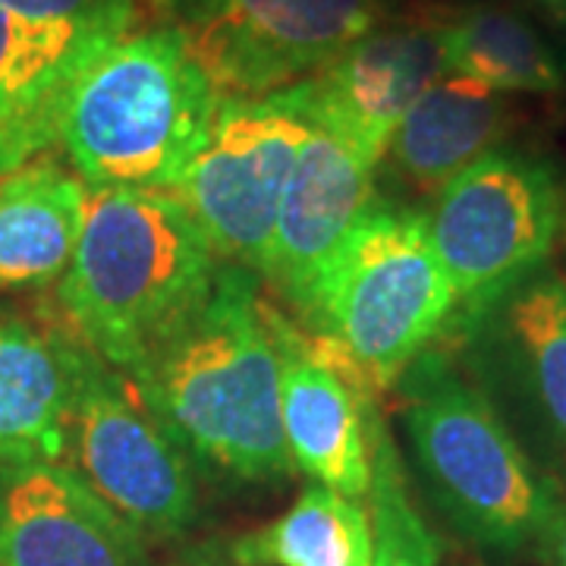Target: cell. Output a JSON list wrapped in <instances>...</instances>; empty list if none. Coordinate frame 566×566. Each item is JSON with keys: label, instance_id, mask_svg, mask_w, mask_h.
<instances>
[{"label": "cell", "instance_id": "e0dca14e", "mask_svg": "<svg viewBox=\"0 0 566 566\" xmlns=\"http://www.w3.org/2000/svg\"><path fill=\"white\" fill-rule=\"evenodd\" d=\"M506 120L510 107L501 92L447 73L406 111L385 158L416 189L441 192L469 164L494 151Z\"/></svg>", "mask_w": 566, "mask_h": 566}, {"label": "cell", "instance_id": "44dd1931", "mask_svg": "<svg viewBox=\"0 0 566 566\" xmlns=\"http://www.w3.org/2000/svg\"><path fill=\"white\" fill-rule=\"evenodd\" d=\"M368 431L371 488L365 504L375 535V566H438V538L424 526L422 513L412 504L400 450L375 406L368 412Z\"/></svg>", "mask_w": 566, "mask_h": 566}, {"label": "cell", "instance_id": "d4e9b609", "mask_svg": "<svg viewBox=\"0 0 566 566\" xmlns=\"http://www.w3.org/2000/svg\"><path fill=\"white\" fill-rule=\"evenodd\" d=\"M528 7L545 20V25L557 35L560 41V63H564V73H566V0H526Z\"/></svg>", "mask_w": 566, "mask_h": 566}, {"label": "cell", "instance_id": "7402d4cb", "mask_svg": "<svg viewBox=\"0 0 566 566\" xmlns=\"http://www.w3.org/2000/svg\"><path fill=\"white\" fill-rule=\"evenodd\" d=\"M0 7L20 20L98 39H120L139 17V0H0Z\"/></svg>", "mask_w": 566, "mask_h": 566}, {"label": "cell", "instance_id": "ba28073f", "mask_svg": "<svg viewBox=\"0 0 566 566\" xmlns=\"http://www.w3.org/2000/svg\"><path fill=\"white\" fill-rule=\"evenodd\" d=\"M566 199L538 158L488 151L438 192L428 233L457 290L460 312H488L532 277L557 243Z\"/></svg>", "mask_w": 566, "mask_h": 566}, {"label": "cell", "instance_id": "ac0fdd59", "mask_svg": "<svg viewBox=\"0 0 566 566\" xmlns=\"http://www.w3.org/2000/svg\"><path fill=\"white\" fill-rule=\"evenodd\" d=\"M441 44L450 76L482 82L501 95H557L564 63L532 22L501 3H441Z\"/></svg>", "mask_w": 566, "mask_h": 566}, {"label": "cell", "instance_id": "9a60e30c", "mask_svg": "<svg viewBox=\"0 0 566 566\" xmlns=\"http://www.w3.org/2000/svg\"><path fill=\"white\" fill-rule=\"evenodd\" d=\"M73 344L0 308V465L66 463Z\"/></svg>", "mask_w": 566, "mask_h": 566}, {"label": "cell", "instance_id": "7a4b0ae2", "mask_svg": "<svg viewBox=\"0 0 566 566\" xmlns=\"http://www.w3.org/2000/svg\"><path fill=\"white\" fill-rule=\"evenodd\" d=\"M221 264L174 192L88 186L61 305L82 344L133 371L208 300Z\"/></svg>", "mask_w": 566, "mask_h": 566}, {"label": "cell", "instance_id": "9c48e42d", "mask_svg": "<svg viewBox=\"0 0 566 566\" xmlns=\"http://www.w3.org/2000/svg\"><path fill=\"white\" fill-rule=\"evenodd\" d=\"M308 133L312 123L281 95L223 98L205 145L167 189L221 262L262 274L283 189Z\"/></svg>", "mask_w": 566, "mask_h": 566}, {"label": "cell", "instance_id": "7c38bea8", "mask_svg": "<svg viewBox=\"0 0 566 566\" xmlns=\"http://www.w3.org/2000/svg\"><path fill=\"white\" fill-rule=\"evenodd\" d=\"M375 170L378 164L318 126L300 148L262 274L303 318L353 227L378 199Z\"/></svg>", "mask_w": 566, "mask_h": 566}, {"label": "cell", "instance_id": "277c9868", "mask_svg": "<svg viewBox=\"0 0 566 566\" xmlns=\"http://www.w3.org/2000/svg\"><path fill=\"white\" fill-rule=\"evenodd\" d=\"M460 312L428 214L375 199L305 315L365 385L390 390Z\"/></svg>", "mask_w": 566, "mask_h": 566}, {"label": "cell", "instance_id": "2e32d148", "mask_svg": "<svg viewBox=\"0 0 566 566\" xmlns=\"http://www.w3.org/2000/svg\"><path fill=\"white\" fill-rule=\"evenodd\" d=\"M88 186L51 151L0 177V290L61 281L80 243Z\"/></svg>", "mask_w": 566, "mask_h": 566}, {"label": "cell", "instance_id": "5bb4252c", "mask_svg": "<svg viewBox=\"0 0 566 566\" xmlns=\"http://www.w3.org/2000/svg\"><path fill=\"white\" fill-rule=\"evenodd\" d=\"M114 41L20 20L0 7V177L61 145L73 85Z\"/></svg>", "mask_w": 566, "mask_h": 566}, {"label": "cell", "instance_id": "6da1fadb", "mask_svg": "<svg viewBox=\"0 0 566 566\" xmlns=\"http://www.w3.org/2000/svg\"><path fill=\"white\" fill-rule=\"evenodd\" d=\"M126 375L192 465L237 485L296 472L281 424L277 308L255 271L223 262L208 300Z\"/></svg>", "mask_w": 566, "mask_h": 566}, {"label": "cell", "instance_id": "603a6c76", "mask_svg": "<svg viewBox=\"0 0 566 566\" xmlns=\"http://www.w3.org/2000/svg\"><path fill=\"white\" fill-rule=\"evenodd\" d=\"M164 566H240L230 545H223L221 538H205L192 545H180L177 554Z\"/></svg>", "mask_w": 566, "mask_h": 566}, {"label": "cell", "instance_id": "5b68a950", "mask_svg": "<svg viewBox=\"0 0 566 566\" xmlns=\"http://www.w3.org/2000/svg\"><path fill=\"white\" fill-rule=\"evenodd\" d=\"M397 387L406 438L447 520L491 551L538 545L557 491L528 463L485 394L431 349Z\"/></svg>", "mask_w": 566, "mask_h": 566}, {"label": "cell", "instance_id": "8992f818", "mask_svg": "<svg viewBox=\"0 0 566 566\" xmlns=\"http://www.w3.org/2000/svg\"><path fill=\"white\" fill-rule=\"evenodd\" d=\"M107 504L151 545H174L199 520L196 465L145 406L133 378L73 344L70 457Z\"/></svg>", "mask_w": 566, "mask_h": 566}, {"label": "cell", "instance_id": "4fadbf2b", "mask_svg": "<svg viewBox=\"0 0 566 566\" xmlns=\"http://www.w3.org/2000/svg\"><path fill=\"white\" fill-rule=\"evenodd\" d=\"M281 424L296 472L344 497L365 501L371 488V400L344 359L277 312Z\"/></svg>", "mask_w": 566, "mask_h": 566}, {"label": "cell", "instance_id": "ffe728a7", "mask_svg": "<svg viewBox=\"0 0 566 566\" xmlns=\"http://www.w3.org/2000/svg\"><path fill=\"white\" fill-rule=\"evenodd\" d=\"M230 551L240 566H375L368 504L312 482L286 513L240 535Z\"/></svg>", "mask_w": 566, "mask_h": 566}, {"label": "cell", "instance_id": "30bf717a", "mask_svg": "<svg viewBox=\"0 0 566 566\" xmlns=\"http://www.w3.org/2000/svg\"><path fill=\"white\" fill-rule=\"evenodd\" d=\"M441 76V3H431L409 17H387L318 73L274 95L312 126L381 164L397 123Z\"/></svg>", "mask_w": 566, "mask_h": 566}, {"label": "cell", "instance_id": "d6986e66", "mask_svg": "<svg viewBox=\"0 0 566 566\" xmlns=\"http://www.w3.org/2000/svg\"><path fill=\"white\" fill-rule=\"evenodd\" d=\"M494 305L510 368L566 457V281L535 271Z\"/></svg>", "mask_w": 566, "mask_h": 566}, {"label": "cell", "instance_id": "8fae6325", "mask_svg": "<svg viewBox=\"0 0 566 566\" xmlns=\"http://www.w3.org/2000/svg\"><path fill=\"white\" fill-rule=\"evenodd\" d=\"M0 566H155L151 542L70 463L0 465Z\"/></svg>", "mask_w": 566, "mask_h": 566}, {"label": "cell", "instance_id": "cb8c5ba5", "mask_svg": "<svg viewBox=\"0 0 566 566\" xmlns=\"http://www.w3.org/2000/svg\"><path fill=\"white\" fill-rule=\"evenodd\" d=\"M538 547L551 566H566V497L557 494V501L547 513V523L538 535Z\"/></svg>", "mask_w": 566, "mask_h": 566}, {"label": "cell", "instance_id": "52a82bcc", "mask_svg": "<svg viewBox=\"0 0 566 566\" xmlns=\"http://www.w3.org/2000/svg\"><path fill=\"white\" fill-rule=\"evenodd\" d=\"M221 98L290 88L390 17V0H148Z\"/></svg>", "mask_w": 566, "mask_h": 566}, {"label": "cell", "instance_id": "3957f363", "mask_svg": "<svg viewBox=\"0 0 566 566\" xmlns=\"http://www.w3.org/2000/svg\"><path fill=\"white\" fill-rule=\"evenodd\" d=\"M221 102L174 29H129L82 70L61 145L85 186L170 189L208 139Z\"/></svg>", "mask_w": 566, "mask_h": 566}]
</instances>
